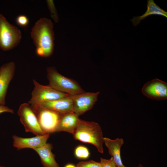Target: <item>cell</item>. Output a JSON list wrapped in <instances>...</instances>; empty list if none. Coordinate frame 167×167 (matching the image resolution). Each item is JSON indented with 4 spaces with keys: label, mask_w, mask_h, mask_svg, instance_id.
I'll return each mask as SVG.
<instances>
[{
    "label": "cell",
    "mask_w": 167,
    "mask_h": 167,
    "mask_svg": "<svg viewBox=\"0 0 167 167\" xmlns=\"http://www.w3.org/2000/svg\"><path fill=\"white\" fill-rule=\"evenodd\" d=\"M15 22L18 26L24 28L28 26L29 23L28 17L26 16L23 15L18 16L16 18Z\"/></svg>",
    "instance_id": "18"
},
{
    "label": "cell",
    "mask_w": 167,
    "mask_h": 167,
    "mask_svg": "<svg viewBox=\"0 0 167 167\" xmlns=\"http://www.w3.org/2000/svg\"><path fill=\"white\" fill-rule=\"evenodd\" d=\"M72 135L75 139L91 144L96 147L99 152L103 153L104 137L98 123L79 119Z\"/></svg>",
    "instance_id": "2"
},
{
    "label": "cell",
    "mask_w": 167,
    "mask_h": 167,
    "mask_svg": "<svg viewBox=\"0 0 167 167\" xmlns=\"http://www.w3.org/2000/svg\"><path fill=\"white\" fill-rule=\"evenodd\" d=\"M99 92H84L79 94L70 95L73 102V112L79 116L90 110L93 107Z\"/></svg>",
    "instance_id": "8"
},
{
    "label": "cell",
    "mask_w": 167,
    "mask_h": 167,
    "mask_svg": "<svg viewBox=\"0 0 167 167\" xmlns=\"http://www.w3.org/2000/svg\"><path fill=\"white\" fill-rule=\"evenodd\" d=\"M64 167H76V166L73 164H68L66 165Z\"/></svg>",
    "instance_id": "24"
},
{
    "label": "cell",
    "mask_w": 167,
    "mask_h": 167,
    "mask_svg": "<svg viewBox=\"0 0 167 167\" xmlns=\"http://www.w3.org/2000/svg\"><path fill=\"white\" fill-rule=\"evenodd\" d=\"M33 82L34 87L31 98L28 101L29 104L54 100L70 95L55 89L49 85L40 84L35 79L33 80Z\"/></svg>",
    "instance_id": "6"
},
{
    "label": "cell",
    "mask_w": 167,
    "mask_h": 167,
    "mask_svg": "<svg viewBox=\"0 0 167 167\" xmlns=\"http://www.w3.org/2000/svg\"><path fill=\"white\" fill-rule=\"evenodd\" d=\"M135 167H143V166L140 164H139L138 166Z\"/></svg>",
    "instance_id": "25"
},
{
    "label": "cell",
    "mask_w": 167,
    "mask_h": 167,
    "mask_svg": "<svg viewBox=\"0 0 167 167\" xmlns=\"http://www.w3.org/2000/svg\"><path fill=\"white\" fill-rule=\"evenodd\" d=\"M30 105L44 133L56 132L62 113L38 104Z\"/></svg>",
    "instance_id": "3"
},
{
    "label": "cell",
    "mask_w": 167,
    "mask_h": 167,
    "mask_svg": "<svg viewBox=\"0 0 167 167\" xmlns=\"http://www.w3.org/2000/svg\"><path fill=\"white\" fill-rule=\"evenodd\" d=\"M17 113L26 132H31L36 135L45 134L42 130L36 117L28 103L21 104Z\"/></svg>",
    "instance_id": "7"
},
{
    "label": "cell",
    "mask_w": 167,
    "mask_h": 167,
    "mask_svg": "<svg viewBox=\"0 0 167 167\" xmlns=\"http://www.w3.org/2000/svg\"><path fill=\"white\" fill-rule=\"evenodd\" d=\"M31 36L36 47H41L44 50L45 58L52 55L54 34L53 24L50 19L43 17L38 20L32 28Z\"/></svg>",
    "instance_id": "1"
},
{
    "label": "cell",
    "mask_w": 167,
    "mask_h": 167,
    "mask_svg": "<svg viewBox=\"0 0 167 167\" xmlns=\"http://www.w3.org/2000/svg\"><path fill=\"white\" fill-rule=\"evenodd\" d=\"M21 38L20 30L0 14V49L4 51L11 50L18 45Z\"/></svg>",
    "instance_id": "5"
},
{
    "label": "cell",
    "mask_w": 167,
    "mask_h": 167,
    "mask_svg": "<svg viewBox=\"0 0 167 167\" xmlns=\"http://www.w3.org/2000/svg\"><path fill=\"white\" fill-rule=\"evenodd\" d=\"M38 104L61 113L73 112V104L70 95Z\"/></svg>",
    "instance_id": "13"
},
{
    "label": "cell",
    "mask_w": 167,
    "mask_h": 167,
    "mask_svg": "<svg viewBox=\"0 0 167 167\" xmlns=\"http://www.w3.org/2000/svg\"><path fill=\"white\" fill-rule=\"evenodd\" d=\"M101 167H117L112 157L109 159L100 158Z\"/></svg>",
    "instance_id": "21"
},
{
    "label": "cell",
    "mask_w": 167,
    "mask_h": 167,
    "mask_svg": "<svg viewBox=\"0 0 167 167\" xmlns=\"http://www.w3.org/2000/svg\"><path fill=\"white\" fill-rule=\"evenodd\" d=\"M15 64L13 62L0 67V104L5 105V98L9 84L14 75Z\"/></svg>",
    "instance_id": "10"
},
{
    "label": "cell",
    "mask_w": 167,
    "mask_h": 167,
    "mask_svg": "<svg viewBox=\"0 0 167 167\" xmlns=\"http://www.w3.org/2000/svg\"><path fill=\"white\" fill-rule=\"evenodd\" d=\"M52 144L47 143L33 150L39 156L41 162L44 167H59L55 159V155L52 151Z\"/></svg>",
    "instance_id": "14"
},
{
    "label": "cell",
    "mask_w": 167,
    "mask_h": 167,
    "mask_svg": "<svg viewBox=\"0 0 167 167\" xmlns=\"http://www.w3.org/2000/svg\"><path fill=\"white\" fill-rule=\"evenodd\" d=\"M141 90L142 93L149 99L157 101L167 99V83L157 78L146 83Z\"/></svg>",
    "instance_id": "9"
},
{
    "label": "cell",
    "mask_w": 167,
    "mask_h": 167,
    "mask_svg": "<svg viewBox=\"0 0 167 167\" xmlns=\"http://www.w3.org/2000/svg\"><path fill=\"white\" fill-rule=\"evenodd\" d=\"M0 167H5L3 166H0Z\"/></svg>",
    "instance_id": "26"
},
{
    "label": "cell",
    "mask_w": 167,
    "mask_h": 167,
    "mask_svg": "<svg viewBox=\"0 0 167 167\" xmlns=\"http://www.w3.org/2000/svg\"><path fill=\"white\" fill-rule=\"evenodd\" d=\"M79 119V116L73 112L62 113L56 132L63 131L72 134Z\"/></svg>",
    "instance_id": "15"
},
{
    "label": "cell",
    "mask_w": 167,
    "mask_h": 167,
    "mask_svg": "<svg viewBox=\"0 0 167 167\" xmlns=\"http://www.w3.org/2000/svg\"><path fill=\"white\" fill-rule=\"evenodd\" d=\"M76 167H101L100 162H97L93 160L82 161L79 162L76 165Z\"/></svg>",
    "instance_id": "20"
},
{
    "label": "cell",
    "mask_w": 167,
    "mask_h": 167,
    "mask_svg": "<svg viewBox=\"0 0 167 167\" xmlns=\"http://www.w3.org/2000/svg\"><path fill=\"white\" fill-rule=\"evenodd\" d=\"M47 72L49 85L55 89L70 95L85 92L77 82L62 75L54 67L47 68Z\"/></svg>",
    "instance_id": "4"
},
{
    "label": "cell",
    "mask_w": 167,
    "mask_h": 167,
    "mask_svg": "<svg viewBox=\"0 0 167 167\" xmlns=\"http://www.w3.org/2000/svg\"><path fill=\"white\" fill-rule=\"evenodd\" d=\"M104 141L117 167H126L123 164L121 156V148L124 143L123 139L121 138L112 139L104 137Z\"/></svg>",
    "instance_id": "12"
},
{
    "label": "cell",
    "mask_w": 167,
    "mask_h": 167,
    "mask_svg": "<svg viewBox=\"0 0 167 167\" xmlns=\"http://www.w3.org/2000/svg\"><path fill=\"white\" fill-rule=\"evenodd\" d=\"M6 112L14 113V110L7 106L0 104V114Z\"/></svg>",
    "instance_id": "22"
},
{
    "label": "cell",
    "mask_w": 167,
    "mask_h": 167,
    "mask_svg": "<svg viewBox=\"0 0 167 167\" xmlns=\"http://www.w3.org/2000/svg\"><path fill=\"white\" fill-rule=\"evenodd\" d=\"M49 135V134H45L32 137L24 138L14 135L12 137L13 145L17 150L24 148L33 150L46 144Z\"/></svg>",
    "instance_id": "11"
},
{
    "label": "cell",
    "mask_w": 167,
    "mask_h": 167,
    "mask_svg": "<svg viewBox=\"0 0 167 167\" xmlns=\"http://www.w3.org/2000/svg\"><path fill=\"white\" fill-rule=\"evenodd\" d=\"M75 154L77 158L85 159L89 157L90 152L87 148L83 146L80 145L75 148Z\"/></svg>",
    "instance_id": "17"
},
{
    "label": "cell",
    "mask_w": 167,
    "mask_h": 167,
    "mask_svg": "<svg viewBox=\"0 0 167 167\" xmlns=\"http://www.w3.org/2000/svg\"><path fill=\"white\" fill-rule=\"evenodd\" d=\"M147 6V11L143 15L134 16L133 18L131 20L135 26L138 25L142 20L151 15H160L167 18V12L157 5L154 0H148Z\"/></svg>",
    "instance_id": "16"
},
{
    "label": "cell",
    "mask_w": 167,
    "mask_h": 167,
    "mask_svg": "<svg viewBox=\"0 0 167 167\" xmlns=\"http://www.w3.org/2000/svg\"><path fill=\"white\" fill-rule=\"evenodd\" d=\"M36 53L39 56L45 58V52L44 50L41 47H36Z\"/></svg>",
    "instance_id": "23"
},
{
    "label": "cell",
    "mask_w": 167,
    "mask_h": 167,
    "mask_svg": "<svg viewBox=\"0 0 167 167\" xmlns=\"http://www.w3.org/2000/svg\"><path fill=\"white\" fill-rule=\"evenodd\" d=\"M46 2L50 11L51 16L55 22L58 21V16L53 0H46Z\"/></svg>",
    "instance_id": "19"
}]
</instances>
